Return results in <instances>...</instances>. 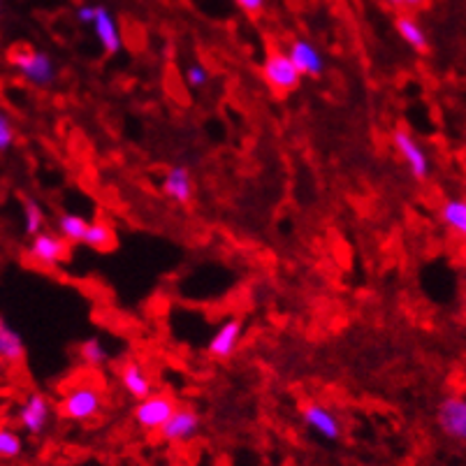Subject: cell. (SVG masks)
I'll return each instance as SVG.
<instances>
[{
	"instance_id": "cell-1",
	"label": "cell",
	"mask_w": 466,
	"mask_h": 466,
	"mask_svg": "<svg viewBox=\"0 0 466 466\" xmlns=\"http://www.w3.org/2000/svg\"><path fill=\"white\" fill-rule=\"evenodd\" d=\"M7 61L15 66V70H19L21 77L35 86H52L56 82V66L49 54L35 52L31 46H16L15 52H10Z\"/></svg>"
},
{
	"instance_id": "cell-2",
	"label": "cell",
	"mask_w": 466,
	"mask_h": 466,
	"mask_svg": "<svg viewBox=\"0 0 466 466\" xmlns=\"http://www.w3.org/2000/svg\"><path fill=\"white\" fill-rule=\"evenodd\" d=\"M103 409V392L96 385H79L70 390L58 404V415L63 420H91Z\"/></svg>"
},
{
	"instance_id": "cell-3",
	"label": "cell",
	"mask_w": 466,
	"mask_h": 466,
	"mask_svg": "<svg viewBox=\"0 0 466 466\" xmlns=\"http://www.w3.org/2000/svg\"><path fill=\"white\" fill-rule=\"evenodd\" d=\"M262 77H265V82L277 93L298 91L299 82H302L299 72L295 70V66L290 63L288 54L279 52L274 46L272 52H267L265 63H262Z\"/></svg>"
},
{
	"instance_id": "cell-4",
	"label": "cell",
	"mask_w": 466,
	"mask_h": 466,
	"mask_svg": "<svg viewBox=\"0 0 466 466\" xmlns=\"http://www.w3.org/2000/svg\"><path fill=\"white\" fill-rule=\"evenodd\" d=\"M175 410L177 401L169 395H149L139 400L137 409H135V422L147 431H158Z\"/></svg>"
},
{
	"instance_id": "cell-5",
	"label": "cell",
	"mask_w": 466,
	"mask_h": 466,
	"mask_svg": "<svg viewBox=\"0 0 466 466\" xmlns=\"http://www.w3.org/2000/svg\"><path fill=\"white\" fill-rule=\"evenodd\" d=\"M395 147L401 154V158H404V163L409 165L410 175H413L418 181H425L427 177H430L431 165H430V156H427L425 149L418 144V139H415L413 135L406 133V130H397Z\"/></svg>"
},
{
	"instance_id": "cell-6",
	"label": "cell",
	"mask_w": 466,
	"mask_h": 466,
	"mask_svg": "<svg viewBox=\"0 0 466 466\" xmlns=\"http://www.w3.org/2000/svg\"><path fill=\"white\" fill-rule=\"evenodd\" d=\"M70 253V244L63 237L49 235V232H40L33 237L31 247H28V256L40 265H61Z\"/></svg>"
},
{
	"instance_id": "cell-7",
	"label": "cell",
	"mask_w": 466,
	"mask_h": 466,
	"mask_svg": "<svg viewBox=\"0 0 466 466\" xmlns=\"http://www.w3.org/2000/svg\"><path fill=\"white\" fill-rule=\"evenodd\" d=\"M439 427L443 434L464 443L466 439V401L461 397H446L439 406Z\"/></svg>"
},
{
	"instance_id": "cell-8",
	"label": "cell",
	"mask_w": 466,
	"mask_h": 466,
	"mask_svg": "<svg viewBox=\"0 0 466 466\" xmlns=\"http://www.w3.org/2000/svg\"><path fill=\"white\" fill-rule=\"evenodd\" d=\"M198 430H200V415L195 413L193 409H179L177 406L175 413L169 415V420L158 431L167 443H186Z\"/></svg>"
},
{
	"instance_id": "cell-9",
	"label": "cell",
	"mask_w": 466,
	"mask_h": 466,
	"mask_svg": "<svg viewBox=\"0 0 466 466\" xmlns=\"http://www.w3.org/2000/svg\"><path fill=\"white\" fill-rule=\"evenodd\" d=\"M49 413H52V409H49V401H46L45 395H31L28 397L24 404H21L19 409V425L24 427V430L28 431V434L33 436H40L42 431L46 430V425H49Z\"/></svg>"
},
{
	"instance_id": "cell-10",
	"label": "cell",
	"mask_w": 466,
	"mask_h": 466,
	"mask_svg": "<svg viewBox=\"0 0 466 466\" xmlns=\"http://www.w3.org/2000/svg\"><path fill=\"white\" fill-rule=\"evenodd\" d=\"M288 58L295 66V70L299 72V77H318V75H323L325 63L323 56L318 54L316 46L307 40H295L288 49Z\"/></svg>"
},
{
	"instance_id": "cell-11",
	"label": "cell",
	"mask_w": 466,
	"mask_h": 466,
	"mask_svg": "<svg viewBox=\"0 0 466 466\" xmlns=\"http://www.w3.org/2000/svg\"><path fill=\"white\" fill-rule=\"evenodd\" d=\"M302 420L309 430L323 436L325 441H337L341 436V425H339L337 415L320 404H307L302 409Z\"/></svg>"
},
{
	"instance_id": "cell-12",
	"label": "cell",
	"mask_w": 466,
	"mask_h": 466,
	"mask_svg": "<svg viewBox=\"0 0 466 466\" xmlns=\"http://www.w3.org/2000/svg\"><path fill=\"white\" fill-rule=\"evenodd\" d=\"M241 332H244V325L237 318H230L226 323L220 325L214 332V337L209 339V353L218 360H228L235 355L237 346H239Z\"/></svg>"
},
{
	"instance_id": "cell-13",
	"label": "cell",
	"mask_w": 466,
	"mask_h": 466,
	"mask_svg": "<svg viewBox=\"0 0 466 466\" xmlns=\"http://www.w3.org/2000/svg\"><path fill=\"white\" fill-rule=\"evenodd\" d=\"M163 193L167 195L169 200L179 202V205H188L195 195L190 169L184 167V165H177V167L169 169L163 179Z\"/></svg>"
},
{
	"instance_id": "cell-14",
	"label": "cell",
	"mask_w": 466,
	"mask_h": 466,
	"mask_svg": "<svg viewBox=\"0 0 466 466\" xmlns=\"http://www.w3.org/2000/svg\"><path fill=\"white\" fill-rule=\"evenodd\" d=\"M91 24L96 26V37L100 40L105 52L107 54L121 52V33H118L116 21L112 19V15H109L105 7H96Z\"/></svg>"
},
{
	"instance_id": "cell-15",
	"label": "cell",
	"mask_w": 466,
	"mask_h": 466,
	"mask_svg": "<svg viewBox=\"0 0 466 466\" xmlns=\"http://www.w3.org/2000/svg\"><path fill=\"white\" fill-rule=\"evenodd\" d=\"M118 376H121V385L126 388V392L135 400H144V397L151 395V379L142 370V364H137L135 360H128L121 367Z\"/></svg>"
},
{
	"instance_id": "cell-16",
	"label": "cell",
	"mask_w": 466,
	"mask_h": 466,
	"mask_svg": "<svg viewBox=\"0 0 466 466\" xmlns=\"http://www.w3.org/2000/svg\"><path fill=\"white\" fill-rule=\"evenodd\" d=\"M26 355V346H24V339L19 337V332L10 328V325L0 318V360L7 364L21 362Z\"/></svg>"
},
{
	"instance_id": "cell-17",
	"label": "cell",
	"mask_w": 466,
	"mask_h": 466,
	"mask_svg": "<svg viewBox=\"0 0 466 466\" xmlns=\"http://www.w3.org/2000/svg\"><path fill=\"white\" fill-rule=\"evenodd\" d=\"M397 31H400V35L404 37V42H409V45L413 46L415 52L425 54L427 49H430V42H427L425 31H422L420 24H418L415 19H410V16H400V19H397Z\"/></svg>"
},
{
	"instance_id": "cell-18",
	"label": "cell",
	"mask_w": 466,
	"mask_h": 466,
	"mask_svg": "<svg viewBox=\"0 0 466 466\" xmlns=\"http://www.w3.org/2000/svg\"><path fill=\"white\" fill-rule=\"evenodd\" d=\"M82 244L96 248V251H107L114 247V232L107 223L103 220H96V223H88L86 232H84Z\"/></svg>"
},
{
	"instance_id": "cell-19",
	"label": "cell",
	"mask_w": 466,
	"mask_h": 466,
	"mask_svg": "<svg viewBox=\"0 0 466 466\" xmlns=\"http://www.w3.org/2000/svg\"><path fill=\"white\" fill-rule=\"evenodd\" d=\"M441 220L446 223V228L451 232H457L460 237H464L466 232V202L464 200H448L441 209Z\"/></svg>"
},
{
	"instance_id": "cell-20",
	"label": "cell",
	"mask_w": 466,
	"mask_h": 466,
	"mask_svg": "<svg viewBox=\"0 0 466 466\" xmlns=\"http://www.w3.org/2000/svg\"><path fill=\"white\" fill-rule=\"evenodd\" d=\"M88 228V220L77 214H66L58 220V237L67 241V244H82L84 232Z\"/></svg>"
},
{
	"instance_id": "cell-21",
	"label": "cell",
	"mask_w": 466,
	"mask_h": 466,
	"mask_svg": "<svg viewBox=\"0 0 466 466\" xmlns=\"http://www.w3.org/2000/svg\"><path fill=\"white\" fill-rule=\"evenodd\" d=\"M21 455H24V441H21L19 431L7 425H0V460L12 461L19 460Z\"/></svg>"
},
{
	"instance_id": "cell-22",
	"label": "cell",
	"mask_w": 466,
	"mask_h": 466,
	"mask_svg": "<svg viewBox=\"0 0 466 466\" xmlns=\"http://www.w3.org/2000/svg\"><path fill=\"white\" fill-rule=\"evenodd\" d=\"M24 230H26L28 237L45 232V211L35 200L24 202Z\"/></svg>"
},
{
	"instance_id": "cell-23",
	"label": "cell",
	"mask_w": 466,
	"mask_h": 466,
	"mask_svg": "<svg viewBox=\"0 0 466 466\" xmlns=\"http://www.w3.org/2000/svg\"><path fill=\"white\" fill-rule=\"evenodd\" d=\"M79 355H82V360L88 364V367H100V364L107 362V350H105L103 341L96 337L86 339V341L82 343Z\"/></svg>"
},
{
	"instance_id": "cell-24",
	"label": "cell",
	"mask_w": 466,
	"mask_h": 466,
	"mask_svg": "<svg viewBox=\"0 0 466 466\" xmlns=\"http://www.w3.org/2000/svg\"><path fill=\"white\" fill-rule=\"evenodd\" d=\"M12 144H15V126L12 118L0 109V154L10 149Z\"/></svg>"
},
{
	"instance_id": "cell-25",
	"label": "cell",
	"mask_w": 466,
	"mask_h": 466,
	"mask_svg": "<svg viewBox=\"0 0 466 466\" xmlns=\"http://www.w3.org/2000/svg\"><path fill=\"white\" fill-rule=\"evenodd\" d=\"M209 70H207L205 66H200V63L190 66L188 72H186V79H188V84L193 88H205L207 84H209Z\"/></svg>"
},
{
	"instance_id": "cell-26",
	"label": "cell",
	"mask_w": 466,
	"mask_h": 466,
	"mask_svg": "<svg viewBox=\"0 0 466 466\" xmlns=\"http://www.w3.org/2000/svg\"><path fill=\"white\" fill-rule=\"evenodd\" d=\"M237 5L241 10H247L248 15H260L262 7H265V0H237Z\"/></svg>"
},
{
	"instance_id": "cell-27",
	"label": "cell",
	"mask_w": 466,
	"mask_h": 466,
	"mask_svg": "<svg viewBox=\"0 0 466 466\" xmlns=\"http://www.w3.org/2000/svg\"><path fill=\"white\" fill-rule=\"evenodd\" d=\"M93 12H96V7H82V10H79V21H91Z\"/></svg>"
},
{
	"instance_id": "cell-28",
	"label": "cell",
	"mask_w": 466,
	"mask_h": 466,
	"mask_svg": "<svg viewBox=\"0 0 466 466\" xmlns=\"http://www.w3.org/2000/svg\"><path fill=\"white\" fill-rule=\"evenodd\" d=\"M401 3H406V5H425L427 0H401Z\"/></svg>"
},
{
	"instance_id": "cell-29",
	"label": "cell",
	"mask_w": 466,
	"mask_h": 466,
	"mask_svg": "<svg viewBox=\"0 0 466 466\" xmlns=\"http://www.w3.org/2000/svg\"><path fill=\"white\" fill-rule=\"evenodd\" d=\"M390 3H392V5H401V0H390Z\"/></svg>"
}]
</instances>
